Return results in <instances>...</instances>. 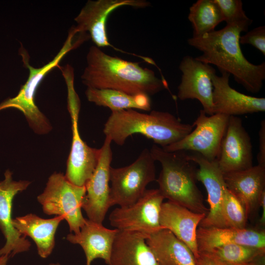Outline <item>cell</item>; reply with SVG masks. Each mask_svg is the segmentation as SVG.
Segmentation results:
<instances>
[{"mask_svg":"<svg viewBox=\"0 0 265 265\" xmlns=\"http://www.w3.org/2000/svg\"><path fill=\"white\" fill-rule=\"evenodd\" d=\"M252 20L226 25L223 28L187 39L188 44L202 52L198 61L216 66L220 72L232 75L246 90L257 93L265 79V62L255 65L244 56L239 43L241 33L247 31Z\"/></svg>","mask_w":265,"mask_h":265,"instance_id":"1","label":"cell"},{"mask_svg":"<svg viewBox=\"0 0 265 265\" xmlns=\"http://www.w3.org/2000/svg\"><path fill=\"white\" fill-rule=\"evenodd\" d=\"M86 58L81 79L87 88L149 96L168 88L166 80L158 78L153 70L141 67L138 62L107 54L95 45L90 47Z\"/></svg>","mask_w":265,"mask_h":265,"instance_id":"2","label":"cell"},{"mask_svg":"<svg viewBox=\"0 0 265 265\" xmlns=\"http://www.w3.org/2000/svg\"><path fill=\"white\" fill-rule=\"evenodd\" d=\"M194 128L193 124L184 123L168 112L145 113L130 109L111 111L103 132L118 145H123L131 135L139 133L164 148L182 139Z\"/></svg>","mask_w":265,"mask_h":265,"instance_id":"3","label":"cell"},{"mask_svg":"<svg viewBox=\"0 0 265 265\" xmlns=\"http://www.w3.org/2000/svg\"><path fill=\"white\" fill-rule=\"evenodd\" d=\"M150 152L161 165L157 182L158 189L164 197L192 212L207 214L201 191L196 185L195 163L186 151L168 152L154 144Z\"/></svg>","mask_w":265,"mask_h":265,"instance_id":"4","label":"cell"},{"mask_svg":"<svg viewBox=\"0 0 265 265\" xmlns=\"http://www.w3.org/2000/svg\"><path fill=\"white\" fill-rule=\"evenodd\" d=\"M76 34L73 27L70 29L66 40L56 55L51 61L41 67L31 66L21 53L24 64L29 71L27 79L16 96L0 103V111L10 108L19 110L25 115L30 128L38 134H46L51 130L52 126L49 120L35 103L36 91L49 72L58 66L60 62L68 52L83 42L80 38L74 41Z\"/></svg>","mask_w":265,"mask_h":265,"instance_id":"5","label":"cell"},{"mask_svg":"<svg viewBox=\"0 0 265 265\" xmlns=\"http://www.w3.org/2000/svg\"><path fill=\"white\" fill-rule=\"evenodd\" d=\"M85 194V186H76L62 173L55 172L50 176L44 190L37 198L45 213L62 216L70 232L77 234L86 222L81 212Z\"/></svg>","mask_w":265,"mask_h":265,"instance_id":"6","label":"cell"},{"mask_svg":"<svg viewBox=\"0 0 265 265\" xmlns=\"http://www.w3.org/2000/svg\"><path fill=\"white\" fill-rule=\"evenodd\" d=\"M155 160L146 148L130 165L110 168V198L111 206H131L137 202L147 190V186L156 180Z\"/></svg>","mask_w":265,"mask_h":265,"instance_id":"7","label":"cell"},{"mask_svg":"<svg viewBox=\"0 0 265 265\" xmlns=\"http://www.w3.org/2000/svg\"><path fill=\"white\" fill-rule=\"evenodd\" d=\"M229 117L219 113L208 115L201 109L192 131L181 140L162 148L168 152L191 151L209 160H216Z\"/></svg>","mask_w":265,"mask_h":265,"instance_id":"8","label":"cell"},{"mask_svg":"<svg viewBox=\"0 0 265 265\" xmlns=\"http://www.w3.org/2000/svg\"><path fill=\"white\" fill-rule=\"evenodd\" d=\"M164 198L158 189H147L133 204L114 209L109 221L120 231H135L147 236L161 229L159 214Z\"/></svg>","mask_w":265,"mask_h":265,"instance_id":"9","label":"cell"},{"mask_svg":"<svg viewBox=\"0 0 265 265\" xmlns=\"http://www.w3.org/2000/svg\"><path fill=\"white\" fill-rule=\"evenodd\" d=\"M150 3L144 0H89L75 18L78 33L88 32L95 46L100 48H115L109 42L106 32V22L110 14L117 8L130 6L135 8H144Z\"/></svg>","mask_w":265,"mask_h":265,"instance_id":"10","label":"cell"},{"mask_svg":"<svg viewBox=\"0 0 265 265\" xmlns=\"http://www.w3.org/2000/svg\"><path fill=\"white\" fill-rule=\"evenodd\" d=\"M111 139L106 136L97 166L86 183L82 209L88 219L102 224L110 207V168L112 159Z\"/></svg>","mask_w":265,"mask_h":265,"instance_id":"11","label":"cell"},{"mask_svg":"<svg viewBox=\"0 0 265 265\" xmlns=\"http://www.w3.org/2000/svg\"><path fill=\"white\" fill-rule=\"evenodd\" d=\"M187 157L198 166L196 180L203 184L208 195L210 208L207 214L200 222V226L226 228L222 215V206L227 188L217 159L209 160L194 152L187 153Z\"/></svg>","mask_w":265,"mask_h":265,"instance_id":"12","label":"cell"},{"mask_svg":"<svg viewBox=\"0 0 265 265\" xmlns=\"http://www.w3.org/2000/svg\"><path fill=\"white\" fill-rule=\"evenodd\" d=\"M179 69L182 75L178 86V98L181 101L196 99L207 115L214 114L212 77L216 74L215 69L190 55L183 58Z\"/></svg>","mask_w":265,"mask_h":265,"instance_id":"13","label":"cell"},{"mask_svg":"<svg viewBox=\"0 0 265 265\" xmlns=\"http://www.w3.org/2000/svg\"><path fill=\"white\" fill-rule=\"evenodd\" d=\"M4 179L0 182V230L5 239V243L0 248V256L15 255L29 250L31 244L14 228L12 224V207L15 195L26 190L30 184L28 181H15L12 173L7 169Z\"/></svg>","mask_w":265,"mask_h":265,"instance_id":"14","label":"cell"},{"mask_svg":"<svg viewBox=\"0 0 265 265\" xmlns=\"http://www.w3.org/2000/svg\"><path fill=\"white\" fill-rule=\"evenodd\" d=\"M223 174L248 169L253 165L250 136L237 116H230L217 159Z\"/></svg>","mask_w":265,"mask_h":265,"instance_id":"15","label":"cell"},{"mask_svg":"<svg viewBox=\"0 0 265 265\" xmlns=\"http://www.w3.org/2000/svg\"><path fill=\"white\" fill-rule=\"evenodd\" d=\"M72 123V142L67 163L66 178L80 186H85L98 163L101 149L89 146L81 138L78 128L80 105L68 104Z\"/></svg>","mask_w":265,"mask_h":265,"instance_id":"16","label":"cell"},{"mask_svg":"<svg viewBox=\"0 0 265 265\" xmlns=\"http://www.w3.org/2000/svg\"><path fill=\"white\" fill-rule=\"evenodd\" d=\"M220 73L221 76L215 74L212 77L213 114L237 116L265 112V98L247 95L238 91L230 85V75L226 72Z\"/></svg>","mask_w":265,"mask_h":265,"instance_id":"17","label":"cell"},{"mask_svg":"<svg viewBox=\"0 0 265 265\" xmlns=\"http://www.w3.org/2000/svg\"><path fill=\"white\" fill-rule=\"evenodd\" d=\"M227 188L242 203L248 218L256 215L265 192V167L259 165L223 174Z\"/></svg>","mask_w":265,"mask_h":265,"instance_id":"18","label":"cell"},{"mask_svg":"<svg viewBox=\"0 0 265 265\" xmlns=\"http://www.w3.org/2000/svg\"><path fill=\"white\" fill-rule=\"evenodd\" d=\"M206 214L197 213L170 201L163 202L159 214L162 229L171 231L190 249L195 258L199 255L196 239L197 227Z\"/></svg>","mask_w":265,"mask_h":265,"instance_id":"19","label":"cell"},{"mask_svg":"<svg viewBox=\"0 0 265 265\" xmlns=\"http://www.w3.org/2000/svg\"><path fill=\"white\" fill-rule=\"evenodd\" d=\"M196 239L199 253L207 252L228 244L265 249V232L262 229L199 226L197 229Z\"/></svg>","mask_w":265,"mask_h":265,"instance_id":"20","label":"cell"},{"mask_svg":"<svg viewBox=\"0 0 265 265\" xmlns=\"http://www.w3.org/2000/svg\"><path fill=\"white\" fill-rule=\"evenodd\" d=\"M147 238L138 232L118 230L108 265H159L146 242Z\"/></svg>","mask_w":265,"mask_h":265,"instance_id":"21","label":"cell"},{"mask_svg":"<svg viewBox=\"0 0 265 265\" xmlns=\"http://www.w3.org/2000/svg\"><path fill=\"white\" fill-rule=\"evenodd\" d=\"M118 231L117 229H108L102 224L86 219L80 232L67 235L66 239L81 247L86 257V265H91L96 259H103L108 265L113 242Z\"/></svg>","mask_w":265,"mask_h":265,"instance_id":"22","label":"cell"},{"mask_svg":"<svg viewBox=\"0 0 265 265\" xmlns=\"http://www.w3.org/2000/svg\"><path fill=\"white\" fill-rule=\"evenodd\" d=\"M61 216L45 219L29 213L12 219L14 228L22 236L30 237L35 242L38 255L42 258L49 257L55 245V234Z\"/></svg>","mask_w":265,"mask_h":265,"instance_id":"23","label":"cell"},{"mask_svg":"<svg viewBox=\"0 0 265 265\" xmlns=\"http://www.w3.org/2000/svg\"><path fill=\"white\" fill-rule=\"evenodd\" d=\"M146 242L159 265H196L190 249L167 229H161L151 235Z\"/></svg>","mask_w":265,"mask_h":265,"instance_id":"24","label":"cell"},{"mask_svg":"<svg viewBox=\"0 0 265 265\" xmlns=\"http://www.w3.org/2000/svg\"><path fill=\"white\" fill-rule=\"evenodd\" d=\"M85 93L89 102L108 107L111 111L130 109L149 111L151 108L149 96L143 94L131 95L113 89L91 88H87Z\"/></svg>","mask_w":265,"mask_h":265,"instance_id":"25","label":"cell"},{"mask_svg":"<svg viewBox=\"0 0 265 265\" xmlns=\"http://www.w3.org/2000/svg\"><path fill=\"white\" fill-rule=\"evenodd\" d=\"M188 19L193 28L192 36H199L215 30L223 21L219 7L215 0H198L189 8Z\"/></svg>","mask_w":265,"mask_h":265,"instance_id":"26","label":"cell"},{"mask_svg":"<svg viewBox=\"0 0 265 265\" xmlns=\"http://www.w3.org/2000/svg\"><path fill=\"white\" fill-rule=\"evenodd\" d=\"M224 265H246L265 257V249L238 244H228L205 252Z\"/></svg>","mask_w":265,"mask_h":265,"instance_id":"27","label":"cell"},{"mask_svg":"<svg viewBox=\"0 0 265 265\" xmlns=\"http://www.w3.org/2000/svg\"><path fill=\"white\" fill-rule=\"evenodd\" d=\"M222 215L227 228H246L248 217L244 207L228 189L223 203Z\"/></svg>","mask_w":265,"mask_h":265,"instance_id":"28","label":"cell"},{"mask_svg":"<svg viewBox=\"0 0 265 265\" xmlns=\"http://www.w3.org/2000/svg\"><path fill=\"white\" fill-rule=\"evenodd\" d=\"M219 7L223 21L226 25L246 22L251 20L245 14L240 0H215Z\"/></svg>","mask_w":265,"mask_h":265,"instance_id":"29","label":"cell"},{"mask_svg":"<svg viewBox=\"0 0 265 265\" xmlns=\"http://www.w3.org/2000/svg\"><path fill=\"white\" fill-rule=\"evenodd\" d=\"M240 44H249L265 55V26L253 28L239 37Z\"/></svg>","mask_w":265,"mask_h":265,"instance_id":"30","label":"cell"},{"mask_svg":"<svg viewBox=\"0 0 265 265\" xmlns=\"http://www.w3.org/2000/svg\"><path fill=\"white\" fill-rule=\"evenodd\" d=\"M259 134V147L257 155L258 165L265 167V120L260 123Z\"/></svg>","mask_w":265,"mask_h":265,"instance_id":"31","label":"cell"},{"mask_svg":"<svg viewBox=\"0 0 265 265\" xmlns=\"http://www.w3.org/2000/svg\"><path fill=\"white\" fill-rule=\"evenodd\" d=\"M196 265H224L207 253L199 252L195 258Z\"/></svg>","mask_w":265,"mask_h":265,"instance_id":"32","label":"cell"},{"mask_svg":"<svg viewBox=\"0 0 265 265\" xmlns=\"http://www.w3.org/2000/svg\"><path fill=\"white\" fill-rule=\"evenodd\" d=\"M260 207L262 208V212L261 217L259 221V225L264 228L265 225V192H264L261 197Z\"/></svg>","mask_w":265,"mask_h":265,"instance_id":"33","label":"cell"},{"mask_svg":"<svg viewBox=\"0 0 265 265\" xmlns=\"http://www.w3.org/2000/svg\"><path fill=\"white\" fill-rule=\"evenodd\" d=\"M9 256L6 255L0 256V265H7Z\"/></svg>","mask_w":265,"mask_h":265,"instance_id":"34","label":"cell"},{"mask_svg":"<svg viewBox=\"0 0 265 265\" xmlns=\"http://www.w3.org/2000/svg\"><path fill=\"white\" fill-rule=\"evenodd\" d=\"M265 257L262 258L246 265H265Z\"/></svg>","mask_w":265,"mask_h":265,"instance_id":"35","label":"cell"},{"mask_svg":"<svg viewBox=\"0 0 265 265\" xmlns=\"http://www.w3.org/2000/svg\"><path fill=\"white\" fill-rule=\"evenodd\" d=\"M49 265H60L59 263H51Z\"/></svg>","mask_w":265,"mask_h":265,"instance_id":"36","label":"cell"}]
</instances>
